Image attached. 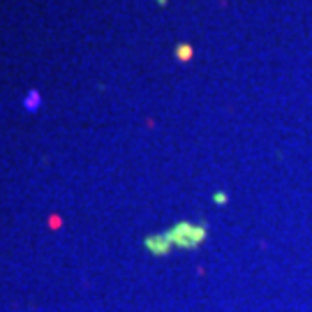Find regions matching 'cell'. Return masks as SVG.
<instances>
[{
    "mask_svg": "<svg viewBox=\"0 0 312 312\" xmlns=\"http://www.w3.org/2000/svg\"><path fill=\"white\" fill-rule=\"evenodd\" d=\"M39 104H42V100H39V93H37V90H30V93L26 95V100H23V107L28 111H37Z\"/></svg>",
    "mask_w": 312,
    "mask_h": 312,
    "instance_id": "obj_2",
    "label": "cell"
},
{
    "mask_svg": "<svg viewBox=\"0 0 312 312\" xmlns=\"http://www.w3.org/2000/svg\"><path fill=\"white\" fill-rule=\"evenodd\" d=\"M203 236H206L203 225H192V222H178V225H174L169 232H164V238H167L169 245L183 247V250L196 247L203 240Z\"/></svg>",
    "mask_w": 312,
    "mask_h": 312,
    "instance_id": "obj_1",
    "label": "cell"
},
{
    "mask_svg": "<svg viewBox=\"0 0 312 312\" xmlns=\"http://www.w3.org/2000/svg\"><path fill=\"white\" fill-rule=\"evenodd\" d=\"M176 56L181 60H190L192 58V46L190 44H181V46H176Z\"/></svg>",
    "mask_w": 312,
    "mask_h": 312,
    "instance_id": "obj_3",
    "label": "cell"
}]
</instances>
